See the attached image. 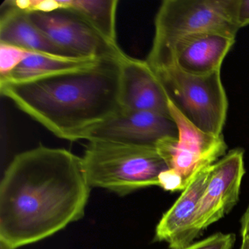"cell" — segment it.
Here are the masks:
<instances>
[{"label":"cell","instance_id":"1","mask_svg":"<svg viewBox=\"0 0 249 249\" xmlns=\"http://www.w3.org/2000/svg\"><path fill=\"white\" fill-rule=\"evenodd\" d=\"M91 186L81 158L40 145L17 154L0 183V249L37 243L82 218Z\"/></svg>","mask_w":249,"mask_h":249},{"label":"cell","instance_id":"18","mask_svg":"<svg viewBox=\"0 0 249 249\" xmlns=\"http://www.w3.org/2000/svg\"><path fill=\"white\" fill-rule=\"evenodd\" d=\"M159 186L169 192H183L186 188L180 175L170 168L163 171L159 176Z\"/></svg>","mask_w":249,"mask_h":249},{"label":"cell","instance_id":"17","mask_svg":"<svg viewBox=\"0 0 249 249\" xmlns=\"http://www.w3.org/2000/svg\"><path fill=\"white\" fill-rule=\"evenodd\" d=\"M235 235L232 233L217 232L203 240L194 242L186 247L178 249H232Z\"/></svg>","mask_w":249,"mask_h":249},{"label":"cell","instance_id":"13","mask_svg":"<svg viewBox=\"0 0 249 249\" xmlns=\"http://www.w3.org/2000/svg\"><path fill=\"white\" fill-rule=\"evenodd\" d=\"M0 43L38 53L71 56L32 21L28 13L16 8L11 0L1 5Z\"/></svg>","mask_w":249,"mask_h":249},{"label":"cell","instance_id":"6","mask_svg":"<svg viewBox=\"0 0 249 249\" xmlns=\"http://www.w3.org/2000/svg\"><path fill=\"white\" fill-rule=\"evenodd\" d=\"M169 110L178 129V137H167L155 146L170 169L181 176L187 186L197 172L226 155L227 143L222 135L208 133L189 122L169 100Z\"/></svg>","mask_w":249,"mask_h":249},{"label":"cell","instance_id":"11","mask_svg":"<svg viewBox=\"0 0 249 249\" xmlns=\"http://www.w3.org/2000/svg\"><path fill=\"white\" fill-rule=\"evenodd\" d=\"M235 37L218 32L186 36L175 44L167 62L161 68L173 65L180 71L195 75H208L221 71L223 61L234 45Z\"/></svg>","mask_w":249,"mask_h":249},{"label":"cell","instance_id":"10","mask_svg":"<svg viewBox=\"0 0 249 249\" xmlns=\"http://www.w3.org/2000/svg\"><path fill=\"white\" fill-rule=\"evenodd\" d=\"M167 137H178L172 118L148 111H121L99 126L90 140L113 141L140 145H155Z\"/></svg>","mask_w":249,"mask_h":249},{"label":"cell","instance_id":"16","mask_svg":"<svg viewBox=\"0 0 249 249\" xmlns=\"http://www.w3.org/2000/svg\"><path fill=\"white\" fill-rule=\"evenodd\" d=\"M33 53L22 48L0 43V78L8 76Z\"/></svg>","mask_w":249,"mask_h":249},{"label":"cell","instance_id":"8","mask_svg":"<svg viewBox=\"0 0 249 249\" xmlns=\"http://www.w3.org/2000/svg\"><path fill=\"white\" fill-rule=\"evenodd\" d=\"M245 173L244 152L240 148L231 150L213 164L194 218V228L199 235L237 203Z\"/></svg>","mask_w":249,"mask_h":249},{"label":"cell","instance_id":"7","mask_svg":"<svg viewBox=\"0 0 249 249\" xmlns=\"http://www.w3.org/2000/svg\"><path fill=\"white\" fill-rule=\"evenodd\" d=\"M29 14L32 21L71 56L116 59L126 55L118 44L107 41L66 10Z\"/></svg>","mask_w":249,"mask_h":249},{"label":"cell","instance_id":"19","mask_svg":"<svg viewBox=\"0 0 249 249\" xmlns=\"http://www.w3.org/2000/svg\"><path fill=\"white\" fill-rule=\"evenodd\" d=\"M237 21L240 29L249 25V0H239Z\"/></svg>","mask_w":249,"mask_h":249},{"label":"cell","instance_id":"15","mask_svg":"<svg viewBox=\"0 0 249 249\" xmlns=\"http://www.w3.org/2000/svg\"><path fill=\"white\" fill-rule=\"evenodd\" d=\"M117 0H59L60 10L72 13L102 37L117 43Z\"/></svg>","mask_w":249,"mask_h":249},{"label":"cell","instance_id":"14","mask_svg":"<svg viewBox=\"0 0 249 249\" xmlns=\"http://www.w3.org/2000/svg\"><path fill=\"white\" fill-rule=\"evenodd\" d=\"M103 60L95 57L57 56L35 52L8 76L0 78V84L18 85L79 72L90 69Z\"/></svg>","mask_w":249,"mask_h":249},{"label":"cell","instance_id":"12","mask_svg":"<svg viewBox=\"0 0 249 249\" xmlns=\"http://www.w3.org/2000/svg\"><path fill=\"white\" fill-rule=\"evenodd\" d=\"M212 165L195 174L178 199L162 215L156 228L157 241L166 242L170 249H178L194 243L199 236L194 228V218L209 181Z\"/></svg>","mask_w":249,"mask_h":249},{"label":"cell","instance_id":"21","mask_svg":"<svg viewBox=\"0 0 249 249\" xmlns=\"http://www.w3.org/2000/svg\"><path fill=\"white\" fill-rule=\"evenodd\" d=\"M240 249H249V236L242 237V243Z\"/></svg>","mask_w":249,"mask_h":249},{"label":"cell","instance_id":"2","mask_svg":"<svg viewBox=\"0 0 249 249\" xmlns=\"http://www.w3.org/2000/svg\"><path fill=\"white\" fill-rule=\"evenodd\" d=\"M125 56L104 59L79 72L18 85L0 84V91L58 138L87 141L122 111L121 62Z\"/></svg>","mask_w":249,"mask_h":249},{"label":"cell","instance_id":"20","mask_svg":"<svg viewBox=\"0 0 249 249\" xmlns=\"http://www.w3.org/2000/svg\"><path fill=\"white\" fill-rule=\"evenodd\" d=\"M240 234L242 237L249 236V205L240 219Z\"/></svg>","mask_w":249,"mask_h":249},{"label":"cell","instance_id":"9","mask_svg":"<svg viewBox=\"0 0 249 249\" xmlns=\"http://www.w3.org/2000/svg\"><path fill=\"white\" fill-rule=\"evenodd\" d=\"M122 111H148L171 118L169 98L161 83L145 60L126 55L121 62Z\"/></svg>","mask_w":249,"mask_h":249},{"label":"cell","instance_id":"5","mask_svg":"<svg viewBox=\"0 0 249 249\" xmlns=\"http://www.w3.org/2000/svg\"><path fill=\"white\" fill-rule=\"evenodd\" d=\"M169 100L180 113L201 130L222 135L227 119L228 99L221 71L195 75L175 65L154 70Z\"/></svg>","mask_w":249,"mask_h":249},{"label":"cell","instance_id":"4","mask_svg":"<svg viewBox=\"0 0 249 249\" xmlns=\"http://www.w3.org/2000/svg\"><path fill=\"white\" fill-rule=\"evenodd\" d=\"M239 0H165L154 21L152 46L145 59L151 69L165 65L170 52L183 37L218 32L236 37Z\"/></svg>","mask_w":249,"mask_h":249},{"label":"cell","instance_id":"3","mask_svg":"<svg viewBox=\"0 0 249 249\" xmlns=\"http://www.w3.org/2000/svg\"><path fill=\"white\" fill-rule=\"evenodd\" d=\"M91 187L120 196L151 186L169 169L155 145H140L102 140L88 141L81 158Z\"/></svg>","mask_w":249,"mask_h":249}]
</instances>
